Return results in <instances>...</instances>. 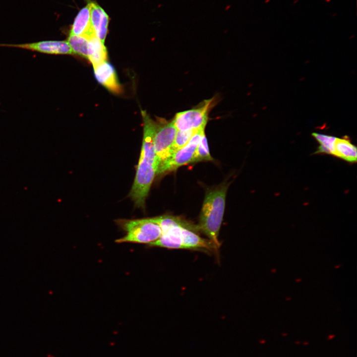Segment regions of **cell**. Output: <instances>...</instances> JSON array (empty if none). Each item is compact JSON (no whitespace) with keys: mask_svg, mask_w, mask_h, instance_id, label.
<instances>
[{"mask_svg":"<svg viewBox=\"0 0 357 357\" xmlns=\"http://www.w3.org/2000/svg\"><path fill=\"white\" fill-rule=\"evenodd\" d=\"M141 113L143 125L142 145L135 177L129 196L135 206L143 208L157 171L154 146L156 122L145 111L142 110Z\"/></svg>","mask_w":357,"mask_h":357,"instance_id":"6da1fadb","label":"cell"},{"mask_svg":"<svg viewBox=\"0 0 357 357\" xmlns=\"http://www.w3.org/2000/svg\"><path fill=\"white\" fill-rule=\"evenodd\" d=\"M227 187L226 185H222L207 193L197 226L217 249L220 246L218 236L224 213Z\"/></svg>","mask_w":357,"mask_h":357,"instance_id":"7a4b0ae2","label":"cell"},{"mask_svg":"<svg viewBox=\"0 0 357 357\" xmlns=\"http://www.w3.org/2000/svg\"><path fill=\"white\" fill-rule=\"evenodd\" d=\"M116 223L125 233L117 243L130 242L146 244L154 242L160 238L161 229L156 218L137 219H118Z\"/></svg>","mask_w":357,"mask_h":357,"instance_id":"3957f363","label":"cell"},{"mask_svg":"<svg viewBox=\"0 0 357 357\" xmlns=\"http://www.w3.org/2000/svg\"><path fill=\"white\" fill-rule=\"evenodd\" d=\"M177 130L173 120L157 119L154 138L157 170L172 155V147Z\"/></svg>","mask_w":357,"mask_h":357,"instance_id":"277c9868","label":"cell"},{"mask_svg":"<svg viewBox=\"0 0 357 357\" xmlns=\"http://www.w3.org/2000/svg\"><path fill=\"white\" fill-rule=\"evenodd\" d=\"M213 99L204 100L198 107L176 114L173 123L178 130L205 128Z\"/></svg>","mask_w":357,"mask_h":357,"instance_id":"5b68a950","label":"cell"},{"mask_svg":"<svg viewBox=\"0 0 357 357\" xmlns=\"http://www.w3.org/2000/svg\"><path fill=\"white\" fill-rule=\"evenodd\" d=\"M204 129L199 130L186 145L172 154L158 169L156 175L170 172L181 166L190 163L200 140L201 133Z\"/></svg>","mask_w":357,"mask_h":357,"instance_id":"8992f818","label":"cell"},{"mask_svg":"<svg viewBox=\"0 0 357 357\" xmlns=\"http://www.w3.org/2000/svg\"><path fill=\"white\" fill-rule=\"evenodd\" d=\"M0 47L16 48L50 55L73 54L67 41H42L16 44H0Z\"/></svg>","mask_w":357,"mask_h":357,"instance_id":"52a82bcc","label":"cell"},{"mask_svg":"<svg viewBox=\"0 0 357 357\" xmlns=\"http://www.w3.org/2000/svg\"><path fill=\"white\" fill-rule=\"evenodd\" d=\"M95 77L98 82L111 92L119 94L122 88L119 84L114 66L105 61L94 67Z\"/></svg>","mask_w":357,"mask_h":357,"instance_id":"ba28073f","label":"cell"},{"mask_svg":"<svg viewBox=\"0 0 357 357\" xmlns=\"http://www.w3.org/2000/svg\"><path fill=\"white\" fill-rule=\"evenodd\" d=\"M69 34L80 36L88 40L96 35L90 20V2L79 11Z\"/></svg>","mask_w":357,"mask_h":357,"instance_id":"9c48e42d","label":"cell"},{"mask_svg":"<svg viewBox=\"0 0 357 357\" xmlns=\"http://www.w3.org/2000/svg\"><path fill=\"white\" fill-rule=\"evenodd\" d=\"M90 20L96 36L104 43L107 32L109 17L97 3L90 2Z\"/></svg>","mask_w":357,"mask_h":357,"instance_id":"30bf717a","label":"cell"},{"mask_svg":"<svg viewBox=\"0 0 357 357\" xmlns=\"http://www.w3.org/2000/svg\"><path fill=\"white\" fill-rule=\"evenodd\" d=\"M89 41V52L87 59L90 61L93 67L107 61V51L104 43L96 35Z\"/></svg>","mask_w":357,"mask_h":357,"instance_id":"8fae6325","label":"cell"},{"mask_svg":"<svg viewBox=\"0 0 357 357\" xmlns=\"http://www.w3.org/2000/svg\"><path fill=\"white\" fill-rule=\"evenodd\" d=\"M357 147L349 139L337 138L335 145L334 156L350 163L357 161Z\"/></svg>","mask_w":357,"mask_h":357,"instance_id":"7c38bea8","label":"cell"},{"mask_svg":"<svg viewBox=\"0 0 357 357\" xmlns=\"http://www.w3.org/2000/svg\"><path fill=\"white\" fill-rule=\"evenodd\" d=\"M73 54L88 58L89 52V41L83 37L69 34L66 40Z\"/></svg>","mask_w":357,"mask_h":357,"instance_id":"4fadbf2b","label":"cell"},{"mask_svg":"<svg viewBox=\"0 0 357 357\" xmlns=\"http://www.w3.org/2000/svg\"><path fill=\"white\" fill-rule=\"evenodd\" d=\"M312 136L320 144L316 153L327 154L334 156L337 137L319 133H313Z\"/></svg>","mask_w":357,"mask_h":357,"instance_id":"5bb4252c","label":"cell"},{"mask_svg":"<svg viewBox=\"0 0 357 357\" xmlns=\"http://www.w3.org/2000/svg\"><path fill=\"white\" fill-rule=\"evenodd\" d=\"M213 160L209 153L207 140L204 130L190 163Z\"/></svg>","mask_w":357,"mask_h":357,"instance_id":"9a60e30c","label":"cell"},{"mask_svg":"<svg viewBox=\"0 0 357 357\" xmlns=\"http://www.w3.org/2000/svg\"><path fill=\"white\" fill-rule=\"evenodd\" d=\"M202 129L177 130L172 147V155L186 145L193 136L199 130Z\"/></svg>","mask_w":357,"mask_h":357,"instance_id":"2e32d148","label":"cell"},{"mask_svg":"<svg viewBox=\"0 0 357 357\" xmlns=\"http://www.w3.org/2000/svg\"><path fill=\"white\" fill-rule=\"evenodd\" d=\"M298 0H295V1L293 2V3H294V4H296V3L297 2H298Z\"/></svg>","mask_w":357,"mask_h":357,"instance_id":"e0dca14e","label":"cell"},{"mask_svg":"<svg viewBox=\"0 0 357 357\" xmlns=\"http://www.w3.org/2000/svg\"><path fill=\"white\" fill-rule=\"evenodd\" d=\"M270 1V0H265V3H268V2H269Z\"/></svg>","mask_w":357,"mask_h":357,"instance_id":"ac0fdd59","label":"cell"},{"mask_svg":"<svg viewBox=\"0 0 357 357\" xmlns=\"http://www.w3.org/2000/svg\"><path fill=\"white\" fill-rule=\"evenodd\" d=\"M331 0H325V1L327 2H330Z\"/></svg>","mask_w":357,"mask_h":357,"instance_id":"d6986e66","label":"cell"},{"mask_svg":"<svg viewBox=\"0 0 357 357\" xmlns=\"http://www.w3.org/2000/svg\"><path fill=\"white\" fill-rule=\"evenodd\" d=\"M334 337V336H330V338L329 337V339L332 338Z\"/></svg>","mask_w":357,"mask_h":357,"instance_id":"ffe728a7","label":"cell"},{"mask_svg":"<svg viewBox=\"0 0 357 357\" xmlns=\"http://www.w3.org/2000/svg\"><path fill=\"white\" fill-rule=\"evenodd\" d=\"M336 14H337V13H335L334 15H333L332 16H333H333H335V15H336Z\"/></svg>","mask_w":357,"mask_h":357,"instance_id":"44dd1931","label":"cell"}]
</instances>
